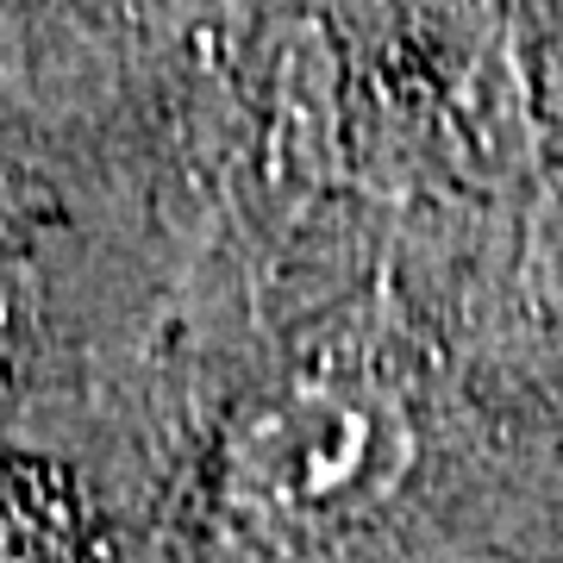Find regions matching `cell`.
Instances as JSON below:
<instances>
[{
  "instance_id": "cell-1",
  "label": "cell",
  "mask_w": 563,
  "mask_h": 563,
  "mask_svg": "<svg viewBox=\"0 0 563 563\" xmlns=\"http://www.w3.org/2000/svg\"><path fill=\"white\" fill-rule=\"evenodd\" d=\"M376 463V413L339 388H282L244 413L232 470L239 488L282 514L351 501Z\"/></svg>"
}]
</instances>
